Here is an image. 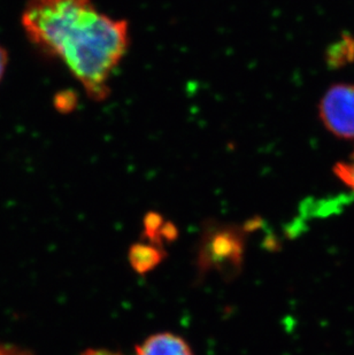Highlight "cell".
Returning a JSON list of instances; mask_svg holds the SVG:
<instances>
[{
    "label": "cell",
    "mask_w": 354,
    "mask_h": 355,
    "mask_svg": "<svg viewBox=\"0 0 354 355\" xmlns=\"http://www.w3.org/2000/svg\"><path fill=\"white\" fill-rule=\"evenodd\" d=\"M22 27L31 43L57 58L87 97L103 101L130 44L127 21L98 10L92 0H28Z\"/></svg>",
    "instance_id": "6da1fadb"
},
{
    "label": "cell",
    "mask_w": 354,
    "mask_h": 355,
    "mask_svg": "<svg viewBox=\"0 0 354 355\" xmlns=\"http://www.w3.org/2000/svg\"><path fill=\"white\" fill-rule=\"evenodd\" d=\"M245 252V229L211 222L206 225L197 251L198 274L215 272L231 279L242 272Z\"/></svg>",
    "instance_id": "7a4b0ae2"
},
{
    "label": "cell",
    "mask_w": 354,
    "mask_h": 355,
    "mask_svg": "<svg viewBox=\"0 0 354 355\" xmlns=\"http://www.w3.org/2000/svg\"><path fill=\"white\" fill-rule=\"evenodd\" d=\"M319 114L324 127L337 137L354 138V84H335L321 99Z\"/></svg>",
    "instance_id": "3957f363"
},
{
    "label": "cell",
    "mask_w": 354,
    "mask_h": 355,
    "mask_svg": "<svg viewBox=\"0 0 354 355\" xmlns=\"http://www.w3.org/2000/svg\"><path fill=\"white\" fill-rule=\"evenodd\" d=\"M136 351L137 355H194L187 343L171 332L151 336Z\"/></svg>",
    "instance_id": "277c9868"
},
{
    "label": "cell",
    "mask_w": 354,
    "mask_h": 355,
    "mask_svg": "<svg viewBox=\"0 0 354 355\" xmlns=\"http://www.w3.org/2000/svg\"><path fill=\"white\" fill-rule=\"evenodd\" d=\"M129 262L135 272L138 274H147L153 270L166 257L162 246L152 244H134L129 248Z\"/></svg>",
    "instance_id": "5b68a950"
},
{
    "label": "cell",
    "mask_w": 354,
    "mask_h": 355,
    "mask_svg": "<svg viewBox=\"0 0 354 355\" xmlns=\"http://www.w3.org/2000/svg\"><path fill=\"white\" fill-rule=\"evenodd\" d=\"M353 60L354 38L351 36L345 35L328 50L327 62L331 67H342Z\"/></svg>",
    "instance_id": "8992f818"
},
{
    "label": "cell",
    "mask_w": 354,
    "mask_h": 355,
    "mask_svg": "<svg viewBox=\"0 0 354 355\" xmlns=\"http://www.w3.org/2000/svg\"><path fill=\"white\" fill-rule=\"evenodd\" d=\"M164 223V218L159 213H155V211L147 213L146 216L144 218V238L152 244L162 246L160 232Z\"/></svg>",
    "instance_id": "52a82bcc"
},
{
    "label": "cell",
    "mask_w": 354,
    "mask_h": 355,
    "mask_svg": "<svg viewBox=\"0 0 354 355\" xmlns=\"http://www.w3.org/2000/svg\"><path fill=\"white\" fill-rule=\"evenodd\" d=\"M335 174L354 191V152L348 160L335 166Z\"/></svg>",
    "instance_id": "ba28073f"
},
{
    "label": "cell",
    "mask_w": 354,
    "mask_h": 355,
    "mask_svg": "<svg viewBox=\"0 0 354 355\" xmlns=\"http://www.w3.org/2000/svg\"><path fill=\"white\" fill-rule=\"evenodd\" d=\"M177 235H178V232H177L176 227H175L171 222H165L160 232L161 241H175L177 238Z\"/></svg>",
    "instance_id": "9c48e42d"
},
{
    "label": "cell",
    "mask_w": 354,
    "mask_h": 355,
    "mask_svg": "<svg viewBox=\"0 0 354 355\" xmlns=\"http://www.w3.org/2000/svg\"><path fill=\"white\" fill-rule=\"evenodd\" d=\"M7 62H8L7 51L0 45V80L3 78L5 71H6Z\"/></svg>",
    "instance_id": "30bf717a"
},
{
    "label": "cell",
    "mask_w": 354,
    "mask_h": 355,
    "mask_svg": "<svg viewBox=\"0 0 354 355\" xmlns=\"http://www.w3.org/2000/svg\"><path fill=\"white\" fill-rule=\"evenodd\" d=\"M0 355H27L24 352H20L17 349L7 347V346L0 345Z\"/></svg>",
    "instance_id": "8fae6325"
},
{
    "label": "cell",
    "mask_w": 354,
    "mask_h": 355,
    "mask_svg": "<svg viewBox=\"0 0 354 355\" xmlns=\"http://www.w3.org/2000/svg\"><path fill=\"white\" fill-rule=\"evenodd\" d=\"M84 355H119L115 353L110 352V351H105V349H87Z\"/></svg>",
    "instance_id": "7c38bea8"
}]
</instances>
